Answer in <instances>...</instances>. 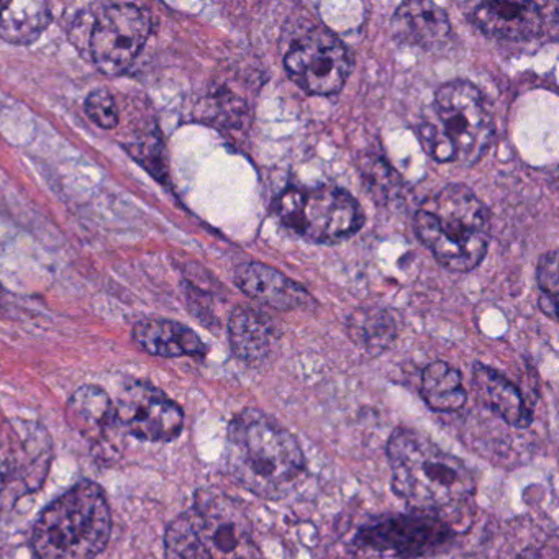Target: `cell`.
<instances>
[{"mask_svg": "<svg viewBox=\"0 0 559 559\" xmlns=\"http://www.w3.org/2000/svg\"><path fill=\"white\" fill-rule=\"evenodd\" d=\"M284 67L297 86L313 96L340 93L352 73V55L326 27H313L287 51Z\"/></svg>", "mask_w": 559, "mask_h": 559, "instance_id": "cell-8", "label": "cell"}, {"mask_svg": "<svg viewBox=\"0 0 559 559\" xmlns=\"http://www.w3.org/2000/svg\"><path fill=\"white\" fill-rule=\"evenodd\" d=\"M394 38L412 47L433 48L451 34L447 12L430 2H405L391 22Z\"/></svg>", "mask_w": 559, "mask_h": 559, "instance_id": "cell-15", "label": "cell"}, {"mask_svg": "<svg viewBox=\"0 0 559 559\" xmlns=\"http://www.w3.org/2000/svg\"><path fill=\"white\" fill-rule=\"evenodd\" d=\"M228 335L235 356L248 365L264 361L273 348V323L264 313L250 307H238L231 313Z\"/></svg>", "mask_w": 559, "mask_h": 559, "instance_id": "cell-18", "label": "cell"}, {"mask_svg": "<svg viewBox=\"0 0 559 559\" xmlns=\"http://www.w3.org/2000/svg\"><path fill=\"white\" fill-rule=\"evenodd\" d=\"M152 32V17L133 4H112L94 19L90 53L107 76L126 73Z\"/></svg>", "mask_w": 559, "mask_h": 559, "instance_id": "cell-9", "label": "cell"}, {"mask_svg": "<svg viewBox=\"0 0 559 559\" xmlns=\"http://www.w3.org/2000/svg\"><path fill=\"white\" fill-rule=\"evenodd\" d=\"M68 421L81 435L96 440L116 421V405L96 385H84L68 402Z\"/></svg>", "mask_w": 559, "mask_h": 559, "instance_id": "cell-20", "label": "cell"}, {"mask_svg": "<svg viewBox=\"0 0 559 559\" xmlns=\"http://www.w3.org/2000/svg\"><path fill=\"white\" fill-rule=\"evenodd\" d=\"M392 487L412 509L441 513L460 509L476 490L466 464L411 428H397L388 444Z\"/></svg>", "mask_w": 559, "mask_h": 559, "instance_id": "cell-2", "label": "cell"}, {"mask_svg": "<svg viewBox=\"0 0 559 559\" xmlns=\"http://www.w3.org/2000/svg\"><path fill=\"white\" fill-rule=\"evenodd\" d=\"M44 431L24 425L9 427L0 435V493L9 490L37 489L44 483L50 457L48 438Z\"/></svg>", "mask_w": 559, "mask_h": 559, "instance_id": "cell-12", "label": "cell"}, {"mask_svg": "<svg viewBox=\"0 0 559 559\" xmlns=\"http://www.w3.org/2000/svg\"><path fill=\"white\" fill-rule=\"evenodd\" d=\"M166 559H260L243 507L221 490H201L169 525Z\"/></svg>", "mask_w": 559, "mask_h": 559, "instance_id": "cell-4", "label": "cell"}, {"mask_svg": "<svg viewBox=\"0 0 559 559\" xmlns=\"http://www.w3.org/2000/svg\"><path fill=\"white\" fill-rule=\"evenodd\" d=\"M235 283L251 299L276 310L309 309L313 304L302 286L267 264H241L235 271Z\"/></svg>", "mask_w": 559, "mask_h": 559, "instance_id": "cell-14", "label": "cell"}, {"mask_svg": "<svg viewBox=\"0 0 559 559\" xmlns=\"http://www.w3.org/2000/svg\"><path fill=\"white\" fill-rule=\"evenodd\" d=\"M420 391L431 411L454 412L466 404L460 371L444 361L431 362L424 369Z\"/></svg>", "mask_w": 559, "mask_h": 559, "instance_id": "cell-21", "label": "cell"}, {"mask_svg": "<svg viewBox=\"0 0 559 559\" xmlns=\"http://www.w3.org/2000/svg\"><path fill=\"white\" fill-rule=\"evenodd\" d=\"M394 319L379 307H361L348 320V335L356 346L369 355H379L394 342Z\"/></svg>", "mask_w": 559, "mask_h": 559, "instance_id": "cell-22", "label": "cell"}, {"mask_svg": "<svg viewBox=\"0 0 559 559\" xmlns=\"http://www.w3.org/2000/svg\"><path fill=\"white\" fill-rule=\"evenodd\" d=\"M418 135L435 162L471 166L489 150L496 123L480 91L457 80L438 90L433 109L418 129Z\"/></svg>", "mask_w": 559, "mask_h": 559, "instance_id": "cell-6", "label": "cell"}, {"mask_svg": "<svg viewBox=\"0 0 559 559\" xmlns=\"http://www.w3.org/2000/svg\"><path fill=\"white\" fill-rule=\"evenodd\" d=\"M116 420L145 441L175 440L185 427L181 407L148 382H132L123 388L116 405Z\"/></svg>", "mask_w": 559, "mask_h": 559, "instance_id": "cell-11", "label": "cell"}, {"mask_svg": "<svg viewBox=\"0 0 559 559\" xmlns=\"http://www.w3.org/2000/svg\"><path fill=\"white\" fill-rule=\"evenodd\" d=\"M132 336L140 348L162 358L204 356L207 353V346L198 333L171 320H142L133 326Z\"/></svg>", "mask_w": 559, "mask_h": 559, "instance_id": "cell-16", "label": "cell"}, {"mask_svg": "<svg viewBox=\"0 0 559 559\" xmlns=\"http://www.w3.org/2000/svg\"><path fill=\"white\" fill-rule=\"evenodd\" d=\"M225 460L240 486L267 500L287 496L306 469L297 438L257 408H247L228 425Z\"/></svg>", "mask_w": 559, "mask_h": 559, "instance_id": "cell-1", "label": "cell"}, {"mask_svg": "<svg viewBox=\"0 0 559 559\" xmlns=\"http://www.w3.org/2000/svg\"><path fill=\"white\" fill-rule=\"evenodd\" d=\"M451 538L453 530L437 516L395 515L365 526L356 542L365 548L408 559L438 551Z\"/></svg>", "mask_w": 559, "mask_h": 559, "instance_id": "cell-10", "label": "cell"}, {"mask_svg": "<svg viewBox=\"0 0 559 559\" xmlns=\"http://www.w3.org/2000/svg\"><path fill=\"white\" fill-rule=\"evenodd\" d=\"M50 22V5L40 0H12L0 5V38L8 44H34Z\"/></svg>", "mask_w": 559, "mask_h": 559, "instance_id": "cell-19", "label": "cell"}, {"mask_svg": "<svg viewBox=\"0 0 559 559\" xmlns=\"http://www.w3.org/2000/svg\"><path fill=\"white\" fill-rule=\"evenodd\" d=\"M486 2L474 12V22L487 37L507 41H530L558 27V5Z\"/></svg>", "mask_w": 559, "mask_h": 559, "instance_id": "cell-13", "label": "cell"}, {"mask_svg": "<svg viewBox=\"0 0 559 559\" xmlns=\"http://www.w3.org/2000/svg\"><path fill=\"white\" fill-rule=\"evenodd\" d=\"M361 175L368 188L371 189L374 199H389L399 189L397 182L392 179L397 178L394 169L389 168L381 159L376 158L366 162Z\"/></svg>", "mask_w": 559, "mask_h": 559, "instance_id": "cell-24", "label": "cell"}, {"mask_svg": "<svg viewBox=\"0 0 559 559\" xmlns=\"http://www.w3.org/2000/svg\"><path fill=\"white\" fill-rule=\"evenodd\" d=\"M415 231L441 266L467 273L486 258L489 209L467 186L450 185L421 202Z\"/></svg>", "mask_w": 559, "mask_h": 559, "instance_id": "cell-3", "label": "cell"}, {"mask_svg": "<svg viewBox=\"0 0 559 559\" xmlns=\"http://www.w3.org/2000/svg\"><path fill=\"white\" fill-rule=\"evenodd\" d=\"M536 280H538L542 296L558 300V251H549L539 260Z\"/></svg>", "mask_w": 559, "mask_h": 559, "instance_id": "cell-25", "label": "cell"}, {"mask_svg": "<svg viewBox=\"0 0 559 559\" xmlns=\"http://www.w3.org/2000/svg\"><path fill=\"white\" fill-rule=\"evenodd\" d=\"M112 528L106 493L94 483H81L41 512L32 535L38 559H96Z\"/></svg>", "mask_w": 559, "mask_h": 559, "instance_id": "cell-5", "label": "cell"}, {"mask_svg": "<svg viewBox=\"0 0 559 559\" xmlns=\"http://www.w3.org/2000/svg\"><path fill=\"white\" fill-rule=\"evenodd\" d=\"M273 212L284 227L312 243H338L365 225L361 205L336 186L287 189L274 201Z\"/></svg>", "mask_w": 559, "mask_h": 559, "instance_id": "cell-7", "label": "cell"}, {"mask_svg": "<svg viewBox=\"0 0 559 559\" xmlns=\"http://www.w3.org/2000/svg\"><path fill=\"white\" fill-rule=\"evenodd\" d=\"M555 543L543 549H528V551L519 556V559H558V548H556Z\"/></svg>", "mask_w": 559, "mask_h": 559, "instance_id": "cell-26", "label": "cell"}, {"mask_svg": "<svg viewBox=\"0 0 559 559\" xmlns=\"http://www.w3.org/2000/svg\"><path fill=\"white\" fill-rule=\"evenodd\" d=\"M87 117L100 129L112 130L119 126V110L109 91L97 90L87 96L84 104Z\"/></svg>", "mask_w": 559, "mask_h": 559, "instance_id": "cell-23", "label": "cell"}, {"mask_svg": "<svg viewBox=\"0 0 559 559\" xmlns=\"http://www.w3.org/2000/svg\"><path fill=\"white\" fill-rule=\"evenodd\" d=\"M474 385L480 401L492 408L506 424L526 428L532 424V411L526 407L519 388L493 369L484 365L474 366Z\"/></svg>", "mask_w": 559, "mask_h": 559, "instance_id": "cell-17", "label": "cell"}]
</instances>
